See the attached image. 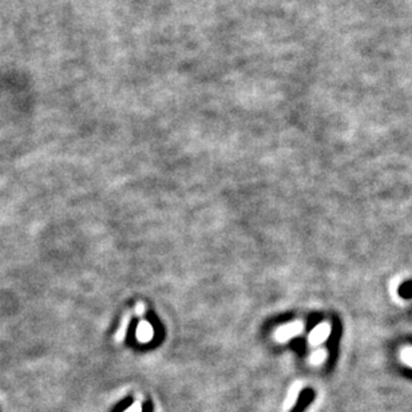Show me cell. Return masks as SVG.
Returning <instances> with one entry per match:
<instances>
[{
  "instance_id": "6da1fadb",
  "label": "cell",
  "mask_w": 412,
  "mask_h": 412,
  "mask_svg": "<svg viewBox=\"0 0 412 412\" xmlns=\"http://www.w3.org/2000/svg\"><path fill=\"white\" fill-rule=\"evenodd\" d=\"M304 332V324L301 321L288 322L285 325L277 328L275 332V339L279 343H287L289 340L295 339Z\"/></svg>"
},
{
  "instance_id": "7a4b0ae2",
  "label": "cell",
  "mask_w": 412,
  "mask_h": 412,
  "mask_svg": "<svg viewBox=\"0 0 412 412\" xmlns=\"http://www.w3.org/2000/svg\"><path fill=\"white\" fill-rule=\"evenodd\" d=\"M329 335H331V324L329 322H320L317 326H314L313 329L310 331V333L308 335V341L310 345L317 347L324 341H326Z\"/></svg>"
},
{
  "instance_id": "3957f363",
  "label": "cell",
  "mask_w": 412,
  "mask_h": 412,
  "mask_svg": "<svg viewBox=\"0 0 412 412\" xmlns=\"http://www.w3.org/2000/svg\"><path fill=\"white\" fill-rule=\"evenodd\" d=\"M135 336L139 343H150L154 337V328L149 321H139L135 331Z\"/></svg>"
},
{
  "instance_id": "277c9868",
  "label": "cell",
  "mask_w": 412,
  "mask_h": 412,
  "mask_svg": "<svg viewBox=\"0 0 412 412\" xmlns=\"http://www.w3.org/2000/svg\"><path fill=\"white\" fill-rule=\"evenodd\" d=\"M326 356H328V352H326L325 349L320 348V349H316V351L309 356V361H310V364L320 365L326 360Z\"/></svg>"
},
{
  "instance_id": "5b68a950",
  "label": "cell",
  "mask_w": 412,
  "mask_h": 412,
  "mask_svg": "<svg viewBox=\"0 0 412 412\" xmlns=\"http://www.w3.org/2000/svg\"><path fill=\"white\" fill-rule=\"evenodd\" d=\"M129 322H130V313H126L125 316H123V318H122V321H120L119 329H118V332H116V335H115L116 341H123V340H125L126 331H127Z\"/></svg>"
},
{
  "instance_id": "8992f818",
  "label": "cell",
  "mask_w": 412,
  "mask_h": 412,
  "mask_svg": "<svg viewBox=\"0 0 412 412\" xmlns=\"http://www.w3.org/2000/svg\"><path fill=\"white\" fill-rule=\"evenodd\" d=\"M300 388H301L300 383H296V384L291 388V391H289V395H288L287 403H285V407H291V406H293V404L296 403V399H297V396H299V392H300Z\"/></svg>"
},
{
  "instance_id": "52a82bcc",
  "label": "cell",
  "mask_w": 412,
  "mask_h": 412,
  "mask_svg": "<svg viewBox=\"0 0 412 412\" xmlns=\"http://www.w3.org/2000/svg\"><path fill=\"white\" fill-rule=\"evenodd\" d=\"M400 359L404 364L412 367V347H406L400 352Z\"/></svg>"
},
{
  "instance_id": "ba28073f",
  "label": "cell",
  "mask_w": 412,
  "mask_h": 412,
  "mask_svg": "<svg viewBox=\"0 0 412 412\" xmlns=\"http://www.w3.org/2000/svg\"><path fill=\"white\" fill-rule=\"evenodd\" d=\"M143 313H145V304L143 303H138L135 305V314L137 316H142Z\"/></svg>"
},
{
  "instance_id": "9c48e42d",
  "label": "cell",
  "mask_w": 412,
  "mask_h": 412,
  "mask_svg": "<svg viewBox=\"0 0 412 412\" xmlns=\"http://www.w3.org/2000/svg\"><path fill=\"white\" fill-rule=\"evenodd\" d=\"M126 412H142L141 406H139V403L133 404V406H131V407H130L129 410H127V411H126Z\"/></svg>"
}]
</instances>
